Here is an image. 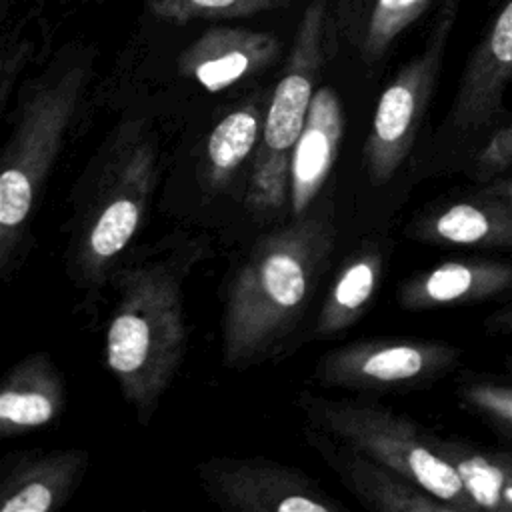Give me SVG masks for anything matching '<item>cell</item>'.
<instances>
[{
	"instance_id": "obj_1",
	"label": "cell",
	"mask_w": 512,
	"mask_h": 512,
	"mask_svg": "<svg viewBox=\"0 0 512 512\" xmlns=\"http://www.w3.org/2000/svg\"><path fill=\"white\" fill-rule=\"evenodd\" d=\"M332 248L320 216L264 236L236 270L222 312V358L244 366L272 350L296 324Z\"/></svg>"
},
{
	"instance_id": "obj_2",
	"label": "cell",
	"mask_w": 512,
	"mask_h": 512,
	"mask_svg": "<svg viewBox=\"0 0 512 512\" xmlns=\"http://www.w3.org/2000/svg\"><path fill=\"white\" fill-rule=\"evenodd\" d=\"M184 346L186 324L176 278L162 266L124 270L106 328L104 356L142 424L174 380Z\"/></svg>"
},
{
	"instance_id": "obj_3",
	"label": "cell",
	"mask_w": 512,
	"mask_h": 512,
	"mask_svg": "<svg viewBox=\"0 0 512 512\" xmlns=\"http://www.w3.org/2000/svg\"><path fill=\"white\" fill-rule=\"evenodd\" d=\"M90 64L72 56L48 70L26 94L0 172V268L16 254L38 192L88 82Z\"/></svg>"
},
{
	"instance_id": "obj_4",
	"label": "cell",
	"mask_w": 512,
	"mask_h": 512,
	"mask_svg": "<svg viewBox=\"0 0 512 512\" xmlns=\"http://www.w3.org/2000/svg\"><path fill=\"white\" fill-rule=\"evenodd\" d=\"M308 418L342 444L400 472L456 512L476 510L456 468L436 450L432 436L386 408L304 396Z\"/></svg>"
},
{
	"instance_id": "obj_5",
	"label": "cell",
	"mask_w": 512,
	"mask_h": 512,
	"mask_svg": "<svg viewBox=\"0 0 512 512\" xmlns=\"http://www.w3.org/2000/svg\"><path fill=\"white\" fill-rule=\"evenodd\" d=\"M460 0H440L422 50L412 56L378 98L372 130L364 146V166L372 184H386L404 164L434 92Z\"/></svg>"
},
{
	"instance_id": "obj_6",
	"label": "cell",
	"mask_w": 512,
	"mask_h": 512,
	"mask_svg": "<svg viewBox=\"0 0 512 512\" xmlns=\"http://www.w3.org/2000/svg\"><path fill=\"white\" fill-rule=\"evenodd\" d=\"M336 34L332 6L328 0H310L296 26L292 46L266 108L262 128V150L290 152L304 128L314 84L320 78L324 62Z\"/></svg>"
},
{
	"instance_id": "obj_7",
	"label": "cell",
	"mask_w": 512,
	"mask_h": 512,
	"mask_svg": "<svg viewBox=\"0 0 512 512\" xmlns=\"http://www.w3.org/2000/svg\"><path fill=\"white\" fill-rule=\"evenodd\" d=\"M210 496L240 512H334L342 506L302 472L260 458H216L200 466Z\"/></svg>"
},
{
	"instance_id": "obj_8",
	"label": "cell",
	"mask_w": 512,
	"mask_h": 512,
	"mask_svg": "<svg viewBox=\"0 0 512 512\" xmlns=\"http://www.w3.org/2000/svg\"><path fill=\"white\" fill-rule=\"evenodd\" d=\"M456 358V348L436 342H356L326 354L316 376L324 386L378 390L428 380Z\"/></svg>"
},
{
	"instance_id": "obj_9",
	"label": "cell",
	"mask_w": 512,
	"mask_h": 512,
	"mask_svg": "<svg viewBox=\"0 0 512 512\" xmlns=\"http://www.w3.org/2000/svg\"><path fill=\"white\" fill-rule=\"evenodd\" d=\"M154 184V152L150 144L132 146L104 194L82 246V264L100 274L134 238Z\"/></svg>"
},
{
	"instance_id": "obj_10",
	"label": "cell",
	"mask_w": 512,
	"mask_h": 512,
	"mask_svg": "<svg viewBox=\"0 0 512 512\" xmlns=\"http://www.w3.org/2000/svg\"><path fill=\"white\" fill-rule=\"evenodd\" d=\"M512 80V0H506L474 48L460 78L448 122L458 132H478L502 118Z\"/></svg>"
},
{
	"instance_id": "obj_11",
	"label": "cell",
	"mask_w": 512,
	"mask_h": 512,
	"mask_svg": "<svg viewBox=\"0 0 512 512\" xmlns=\"http://www.w3.org/2000/svg\"><path fill=\"white\" fill-rule=\"evenodd\" d=\"M280 50L282 44L276 34L214 24L182 50L178 70L204 90L220 92L266 70L278 60Z\"/></svg>"
},
{
	"instance_id": "obj_12",
	"label": "cell",
	"mask_w": 512,
	"mask_h": 512,
	"mask_svg": "<svg viewBox=\"0 0 512 512\" xmlns=\"http://www.w3.org/2000/svg\"><path fill=\"white\" fill-rule=\"evenodd\" d=\"M342 130L344 118L338 94L330 86L318 88L292 148L290 206L294 216H302L322 190L338 156Z\"/></svg>"
},
{
	"instance_id": "obj_13",
	"label": "cell",
	"mask_w": 512,
	"mask_h": 512,
	"mask_svg": "<svg viewBox=\"0 0 512 512\" xmlns=\"http://www.w3.org/2000/svg\"><path fill=\"white\" fill-rule=\"evenodd\" d=\"M66 402L64 380L46 352L22 358L0 390V434L16 436L54 422Z\"/></svg>"
},
{
	"instance_id": "obj_14",
	"label": "cell",
	"mask_w": 512,
	"mask_h": 512,
	"mask_svg": "<svg viewBox=\"0 0 512 512\" xmlns=\"http://www.w3.org/2000/svg\"><path fill=\"white\" fill-rule=\"evenodd\" d=\"M512 286V264L492 260H452L438 264L400 288V302L410 310L470 304Z\"/></svg>"
},
{
	"instance_id": "obj_15",
	"label": "cell",
	"mask_w": 512,
	"mask_h": 512,
	"mask_svg": "<svg viewBox=\"0 0 512 512\" xmlns=\"http://www.w3.org/2000/svg\"><path fill=\"white\" fill-rule=\"evenodd\" d=\"M430 6L432 0H336L332 20L336 34L374 66Z\"/></svg>"
},
{
	"instance_id": "obj_16",
	"label": "cell",
	"mask_w": 512,
	"mask_h": 512,
	"mask_svg": "<svg viewBox=\"0 0 512 512\" xmlns=\"http://www.w3.org/2000/svg\"><path fill=\"white\" fill-rule=\"evenodd\" d=\"M88 464L80 448L54 450L16 464L0 488L2 512H54L64 506Z\"/></svg>"
},
{
	"instance_id": "obj_17",
	"label": "cell",
	"mask_w": 512,
	"mask_h": 512,
	"mask_svg": "<svg viewBox=\"0 0 512 512\" xmlns=\"http://www.w3.org/2000/svg\"><path fill=\"white\" fill-rule=\"evenodd\" d=\"M342 482L356 498L378 512H456L454 506L436 498L420 484L400 472L368 458L366 454L342 444L328 456Z\"/></svg>"
},
{
	"instance_id": "obj_18",
	"label": "cell",
	"mask_w": 512,
	"mask_h": 512,
	"mask_svg": "<svg viewBox=\"0 0 512 512\" xmlns=\"http://www.w3.org/2000/svg\"><path fill=\"white\" fill-rule=\"evenodd\" d=\"M416 236L456 246H512V204L482 188L472 198L428 214L416 224Z\"/></svg>"
},
{
	"instance_id": "obj_19",
	"label": "cell",
	"mask_w": 512,
	"mask_h": 512,
	"mask_svg": "<svg viewBox=\"0 0 512 512\" xmlns=\"http://www.w3.org/2000/svg\"><path fill=\"white\" fill-rule=\"evenodd\" d=\"M432 442L456 468L476 510L512 512V452L482 450L436 436Z\"/></svg>"
},
{
	"instance_id": "obj_20",
	"label": "cell",
	"mask_w": 512,
	"mask_h": 512,
	"mask_svg": "<svg viewBox=\"0 0 512 512\" xmlns=\"http://www.w3.org/2000/svg\"><path fill=\"white\" fill-rule=\"evenodd\" d=\"M382 276V254L366 248L352 258L338 274L318 314L314 334L330 338L352 326L372 300Z\"/></svg>"
},
{
	"instance_id": "obj_21",
	"label": "cell",
	"mask_w": 512,
	"mask_h": 512,
	"mask_svg": "<svg viewBox=\"0 0 512 512\" xmlns=\"http://www.w3.org/2000/svg\"><path fill=\"white\" fill-rule=\"evenodd\" d=\"M264 118L266 112H262L260 102H250L232 110L214 126L206 146L212 180L222 182L248 158L262 134Z\"/></svg>"
},
{
	"instance_id": "obj_22",
	"label": "cell",
	"mask_w": 512,
	"mask_h": 512,
	"mask_svg": "<svg viewBox=\"0 0 512 512\" xmlns=\"http://www.w3.org/2000/svg\"><path fill=\"white\" fill-rule=\"evenodd\" d=\"M292 0H148L154 16L186 24L192 20H234L288 6Z\"/></svg>"
},
{
	"instance_id": "obj_23",
	"label": "cell",
	"mask_w": 512,
	"mask_h": 512,
	"mask_svg": "<svg viewBox=\"0 0 512 512\" xmlns=\"http://www.w3.org/2000/svg\"><path fill=\"white\" fill-rule=\"evenodd\" d=\"M290 152H272L258 148L252 166L246 202L254 212L280 210L290 200Z\"/></svg>"
},
{
	"instance_id": "obj_24",
	"label": "cell",
	"mask_w": 512,
	"mask_h": 512,
	"mask_svg": "<svg viewBox=\"0 0 512 512\" xmlns=\"http://www.w3.org/2000/svg\"><path fill=\"white\" fill-rule=\"evenodd\" d=\"M462 400L488 422L512 438V388L498 382H470L462 388Z\"/></svg>"
},
{
	"instance_id": "obj_25",
	"label": "cell",
	"mask_w": 512,
	"mask_h": 512,
	"mask_svg": "<svg viewBox=\"0 0 512 512\" xmlns=\"http://www.w3.org/2000/svg\"><path fill=\"white\" fill-rule=\"evenodd\" d=\"M512 168V116L500 118L488 140L472 158V176L482 182H492Z\"/></svg>"
},
{
	"instance_id": "obj_26",
	"label": "cell",
	"mask_w": 512,
	"mask_h": 512,
	"mask_svg": "<svg viewBox=\"0 0 512 512\" xmlns=\"http://www.w3.org/2000/svg\"><path fill=\"white\" fill-rule=\"evenodd\" d=\"M488 328H490L492 332L510 334V332H512V306L502 308V310H498L496 314H492L490 320H488Z\"/></svg>"
},
{
	"instance_id": "obj_27",
	"label": "cell",
	"mask_w": 512,
	"mask_h": 512,
	"mask_svg": "<svg viewBox=\"0 0 512 512\" xmlns=\"http://www.w3.org/2000/svg\"><path fill=\"white\" fill-rule=\"evenodd\" d=\"M486 188L492 190L494 194L506 198V200L512 204V174H510V176H500V178L488 182Z\"/></svg>"
}]
</instances>
